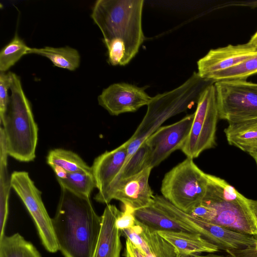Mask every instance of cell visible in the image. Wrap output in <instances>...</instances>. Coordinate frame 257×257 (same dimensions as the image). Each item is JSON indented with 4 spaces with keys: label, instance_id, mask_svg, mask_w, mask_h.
Listing matches in <instances>:
<instances>
[{
    "label": "cell",
    "instance_id": "obj_15",
    "mask_svg": "<svg viewBox=\"0 0 257 257\" xmlns=\"http://www.w3.org/2000/svg\"><path fill=\"white\" fill-rule=\"evenodd\" d=\"M121 211L113 204H107L101 216V225L92 257H120L121 232L115 222Z\"/></svg>",
    "mask_w": 257,
    "mask_h": 257
},
{
    "label": "cell",
    "instance_id": "obj_29",
    "mask_svg": "<svg viewBox=\"0 0 257 257\" xmlns=\"http://www.w3.org/2000/svg\"><path fill=\"white\" fill-rule=\"evenodd\" d=\"M123 207V211H121L115 222L116 227L120 231L132 228L135 225L136 221L135 210L127 206Z\"/></svg>",
    "mask_w": 257,
    "mask_h": 257
},
{
    "label": "cell",
    "instance_id": "obj_30",
    "mask_svg": "<svg viewBox=\"0 0 257 257\" xmlns=\"http://www.w3.org/2000/svg\"><path fill=\"white\" fill-rule=\"evenodd\" d=\"M190 214L194 217L211 223L215 217L216 212L213 208L201 202L194 208Z\"/></svg>",
    "mask_w": 257,
    "mask_h": 257
},
{
    "label": "cell",
    "instance_id": "obj_4",
    "mask_svg": "<svg viewBox=\"0 0 257 257\" xmlns=\"http://www.w3.org/2000/svg\"><path fill=\"white\" fill-rule=\"evenodd\" d=\"M11 95L7 111L1 123L9 156L23 162L36 157L38 128L30 103L25 95L21 79L10 72Z\"/></svg>",
    "mask_w": 257,
    "mask_h": 257
},
{
    "label": "cell",
    "instance_id": "obj_5",
    "mask_svg": "<svg viewBox=\"0 0 257 257\" xmlns=\"http://www.w3.org/2000/svg\"><path fill=\"white\" fill-rule=\"evenodd\" d=\"M207 178V191L202 202L216 212L211 223L257 235V200L245 197L221 178L208 174Z\"/></svg>",
    "mask_w": 257,
    "mask_h": 257
},
{
    "label": "cell",
    "instance_id": "obj_20",
    "mask_svg": "<svg viewBox=\"0 0 257 257\" xmlns=\"http://www.w3.org/2000/svg\"><path fill=\"white\" fill-rule=\"evenodd\" d=\"M29 54H35L46 57L56 67L74 71L80 64L81 56L75 48L69 46L41 48H30Z\"/></svg>",
    "mask_w": 257,
    "mask_h": 257
},
{
    "label": "cell",
    "instance_id": "obj_35",
    "mask_svg": "<svg viewBox=\"0 0 257 257\" xmlns=\"http://www.w3.org/2000/svg\"><path fill=\"white\" fill-rule=\"evenodd\" d=\"M240 5H244V6H251L253 7H257V1L251 3H244V4H240Z\"/></svg>",
    "mask_w": 257,
    "mask_h": 257
},
{
    "label": "cell",
    "instance_id": "obj_22",
    "mask_svg": "<svg viewBox=\"0 0 257 257\" xmlns=\"http://www.w3.org/2000/svg\"><path fill=\"white\" fill-rule=\"evenodd\" d=\"M132 228L140 234L148 249L155 257H177L174 247L160 235L157 231L137 219L136 224Z\"/></svg>",
    "mask_w": 257,
    "mask_h": 257
},
{
    "label": "cell",
    "instance_id": "obj_11",
    "mask_svg": "<svg viewBox=\"0 0 257 257\" xmlns=\"http://www.w3.org/2000/svg\"><path fill=\"white\" fill-rule=\"evenodd\" d=\"M153 97L142 87L126 83H117L104 89L98 96V104L112 115L133 112L148 105Z\"/></svg>",
    "mask_w": 257,
    "mask_h": 257
},
{
    "label": "cell",
    "instance_id": "obj_19",
    "mask_svg": "<svg viewBox=\"0 0 257 257\" xmlns=\"http://www.w3.org/2000/svg\"><path fill=\"white\" fill-rule=\"evenodd\" d=\"M47 163L55 173H92L91 167L87 165L77 154L62 149L51 150L47 157Z\"/></svg>",
    "mask_w": 257,
    "mask_h": 257
},
{
    "label": "cell",
    "instance_id": "obj_13",
    "mask_svg": "<svg viewBox=\"0 0 257 257\" xmlns=\"http://www.w3.org/2000/svg\"><path fill=\"white\" fill-rule=\"evenodd\" d=\"M152 168H146L140 172L120 179L113 188L110 201L115 199L123 206L135 211L151 205L154 196L149 183Z\"/></svg>",
    "mask_w": 257,
    "mask_h": 257
},
{
    "label": "cell",
    "instance_id": "obj_16",
    "mask_svg": "<svg viewBox=\"0 0 257 257\" xmlns=\"http://www.w3.org/2000/svg\"><path fill=\"white\" fill-rule=\"evenodd\" d=\"M159 234L175 248L177 257L215 253L219 251L217 246L208 241L200 234L183 231H157Z\"/></svg>",
    "mask_w": 257,
    "mask_h": 257
},
{
    "label": "cell",
    "instance_id": "obj_23",
    "mask_svg": "<svg viewBox=\"0 0 257 257\" xmlns=\"http://www.w3.org/2000/svg\"><path fill=\"white\" fill-rule=\"evenodd\" d=\"M0 257H42L36 247L19 233L0 238Z\"/></svg>",
    "mask_w": 257,
    "mask_h": 257
},
{
    "label": "cell",
    "instance_id": "obj_36",
    "mask_svg": "<svg viewBox=\"0 0 257 257\" xmlns=\"http://www.w3.org/2000/svg\"><path fill=\"white\" fill-rule=\"evenodd\" d=\"M249 154L254 159L257 166V150Z\"/></svg>",
    "mask_w": 257,
    "mask_h": 257
},
{
    "label": "cell",
    "instance_id": "obj_1",
    "mask_svg": "<svg viewBox=\"0 0 257 257\" xmlns=\"http://www.w3.org/2000/svg\"><path fill=\"white\" fill-rule=\"evenodd\" d=\"M143 0H98L91 17L103 35L109 63L124 66L137 55L145 40Z\"/></svg>",
    "mask_w": 257,
    "mask_h": 257
},
{
    "label": "cell",
    "instance_id": "obj_18",
    "mask_svg": "<svg viewBox=\"0 0 257 257\" xmlns=\"http://www.w3.org/2000/svg\"><path fill=\"white\" fill-rule=\"evenodd\" d=\"M135 216L138 220L156 231L193 233L184 224L167 215L154 201L151 205L136 210Z\"/></svg>",
    "mask_w": 257,
    "mask_h": 257
},
{
    "label": "cell",
    "instance_id": "obj_26",
    "mask_svg": "<svg viewBox=\"0 0 257 257\" xmlns=\"http://www.w3.org/2000/svg\"><path fill=\"white\" fill-rule=\"evenodd\" d=\"M30 47L16 33L14 38L0 52V71L5 72L24 55L29 54Z\"/></svg>",
    "mask_w": 257,
    "mask_h": 257
},
{
    "label": "cell",
    "instance_id": "obj_33",
    "mask_svg": "<svg viewBox=\"0 0 257 257\" xmlns=\"http://www.w3.org/2000/svg\"><path fill=\"white\" fill-rule=\"evenodd\" d=\"M182 257H228L223 255L217 254L214 253H208L206 255H200V254H194Z\"/></svg>",
    "mask_w": 257,
    "mask_h": 257
},
{
    "label": "cell",
    "instance_id": "obj_6",
    "mask_svg": "<svg viewBox=\"0 0 257 257\" xmlns=\"http://www.w3.org/2000/svg\"><path fill=\"white\" fill-rule=\"evenodd\" d=\"M207 174L187 158L164 176L162 196L180 210L190 214L202 202L207 191Z\"/></svg>",
    "mask_w": 257,
    "mask_h": 257
},
{
    "label": "cell",
    "instance_id": "obj_27",
    "mask_svg": "<svg viewBox=\"0 0 257 257\" xmlns=\"http://www.w3.org/2000/svg\"><path fill=\"white\" fill-rule=\"evenodd\" d=\"M148 157V148L146 143L144 142L137 151L125 161L109 193L108 203L110 202L109 198L113 188L120 179L134 175L148 168L146 166Z\"/></svg>",
    "mask_w": 257,
    "mask_h": 257
},
{
    "label": "cell",
    "instance_id": "obj_7",
    "mask_svg": "<svg viewBox=\"0 0 257 257\" xmlns=\"http://www.w3.org/2000/svg\"><path fill=\"white\" fill-rule=\"evenodd\" d=\"M214 83L202 91L198 100L189 135L180 150L187 158H196L203 151L216 145L219 117Z\"/></svg>",
    "mask_w": 257,
    "mask_h": 257
},
{
    "label": "cell",
    "instance_id": "obj_21",
    "mask_svg": "<svg viewBox=\"0 0 257 257\" xmlns=\"http://www.w3.org/2000/svg\"><path fill=\"white\" fill-rule=\"evenodd\" d=\"M55 175L61 188L81 197L90 198L92 191L96 188L92 173L58 172Z\"/></svg>",
    "mask_w": 257,
    "mask_h": 257
},
{
    "label": "cell",
    "instance_id": "obj_31",
    "mask_svg": "<svg viewBox=\"0 0 257 257\" xmlns=\"http://www.w3.org/2000/svg\"><path fill=\"white\" fill-rule=\"evenodd\" d=\"M228 257H257V246L244 249L229 250L226 251Z\"/></svg>",
    "mask_w": 257,
    "mask_h": 257
},
{
    "label": "cell",
    "instance_id": "obj_2",
    "mask_svg": "<svg viewBox=\"0 0 257 257\" xmlns=\"http://www.w3.org/2000/svg\"><path fill=\"white\" fill-rule=\"evenodd\" d=\"M52 224L64 257H92L99 234L101 216L90 198L61 188Z\"/></svg>",
    "mask_w": 257,
    "mask_h": 257
},
{
    "label": "cell",
    "instance_id": "obj_34",
    "mask_svg": "<svg viewBox=\"0 0 257 257\" xmlns=\"http://www.w3.org/2000/svg\"><path fill=\"white\" fill-rule=\"evenodd\" d=\"M248 43L257 48V31L251 37Z\"/></svg>",
    "mask_w": 257,
    "mask_h": 257
},
{
    "label": "cell",
    "instance_id": "obj_12",
    "mask_svg": "<svg viewBox=\"0 0 257 257\" xmlns=\"http://www.w3.org/2000/svg\"><path fill=\"white\" fill-rule=\"evenodd\" d=\"M126 142L116 148L106 151L96 158L91 167L97 193L94 200L108 204V196L127 157Z\"/></svg>",
    "mask_w": 257,
    "mask_h": 257
},
{
    "label": "cell",
    "instance_id": "obj_3",
    "mask_svg": "<svg viewBox=\"0 0 257 257\" xmlns=\"http://www.w3.org/2000/svg\"><path fill=\"white\" fill-rule=\"evenodd\" d=\"M214 82L201 78L194 72L177 88L152 97L142 121L133 136L126 142L129 159L143 143L170 117L190 108L197 103L202 91Z\"/></svg>",
    "mask_w": 257,
    "mask_h": 257
},
{
    "label": "cell",
    "instance_id": "obj_10",
    "mask_svg": "<svg viewBox=\"0 0 257 257\" xmlns=\"http://www.w3.org/2000/svg\"><path fill=\"white\" fill-rule=\"evenodd\" d=\"M194 113L170 125L161 126L145 142L148 148L146 166L153 169L174 151L181 150L190 132Z\"/></svg>",
    "mask_w": 257,
    "mask_h": 257
},
{
    "label": "cell",
    "instance_id": "obj_14",
    "mask_svg": "<svg viewBox=\"0 0 257 257\" xmlns=\"http://www.w3.org/2000/svg\"><path fill=\"white\" fill-rule=\"evenodd\" d=\"M257 54V48L248 43L210 50L197 62L198 74L207 79L215 73L238 65Z\"/></svg>",
    "mask_w": 257,
    "mask_h": 257
},
{
    "label": "cell",
    "instance_id": "obj_28",
    "mask_svg": "<svg viewBox=\"0 0 257 257\" xmlns=\"http://www.w3.org/2000/svg\"><path fill=\"white\" fill-rule=\"evenodd\" d=\"M11 77L10 72L0 73V119L5 115L9 102L8 90L10 88Z\"/></svg>",
    "mask_w": 257,
    "mask_h": 257
},
{
    "label": "cell",
    "instance_id": "obj_32",
    "mask_svg": "<svg viewBox=\"0 0 257 257\" xmlns=\"http://www.w3.org/2000/svg\"><path fill=\"white\" fill-rule=\"evenodd\" d=\"M124 257H146L145 254L127 238L125 239Z\"/></svg>",
    "mask_w": 257,
    "mask_h": 257
},
{
    "label": "cell",
    "instance_id": "obj_24",
    "mask_svg": "<svg viewBox=\"0 0 257 257\" xmlns=\"http://www.w3.org/2000/svg\"><path fill=\"white\" fill-rule=\"evenodd\" d=\"M8 156L6 141L3 135H1V188L3 187V193H1L0 207V236L5 234V229L8 215V199L9 189L11 186V178L9 179L7 172V157Z\"/></svg>",
    "mask_w": 257,
    "mask_h": 257
},
{
    "label": "cell",
    "instance_id": "obj_17",
    "mask_svg": "<svg viewBox=\"0 0 257 257\" xmlns=\"http://www.w3.org/2000/svg\"><path fill=\"white\" fill-rule=\"evenodd\" d=\"M224 133L230 145L248 153L257 150V117L228 122Z\"/></svg>",
    "mask_w": 257,
    "mask_h": 257
},
{
    "label": "cell",
    "instance_id": "obj_9",
    "mask_svg": "<svg viewBox=\"0 0 257 257\" xmlns=\"http://www.w3.org/2000/svg\"><path fill=\"white\" fill-rule=\"evenodd\" d=\"M11 186L25 205L36 225L41 243L49 252L59 250L52 218L41 198L40 191L25 171H15L11 176Z\"/></svg>",
    "mask_w": 257,
    "mask_h": 257
},
{
    "label": "cell",
    "instance_id": "obj_25",
    "mask_svg": "<svg viewBox=\"0 0 257 257\" xmlns=\"http://www.w3.org/2000/svg\"><path fill=\"white\" fill-rule=\"evenodd\" d=\"M257 73V54L237 65L213 74L207 78L214 82L227 80H245Z\"/></svg>",
    "mask_w": 257,
    "mask_h": 257
},
{
    "label": "cell",
    "instance_id": "obj_8",
    "mask_svg": "<svg viewBox=\"0 0 257 257\" xmlns=\"http://www.w3.org/2000/svg\"><path fill=\"white\" fill-rule=\"evenodd\" d=\"M214 85L220 118L230 122L257 117V83L227 80Z\"/></svg>",
    "mask_w": 257,
    "mask_h": 257
}]
</instances>
